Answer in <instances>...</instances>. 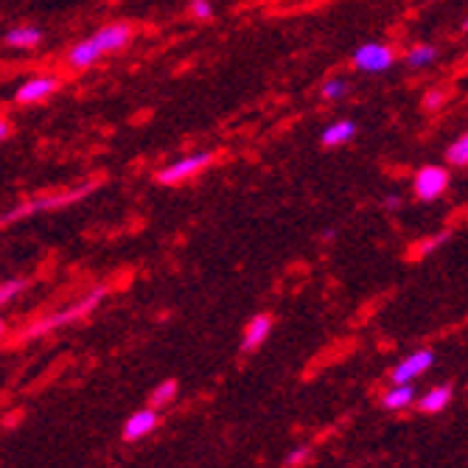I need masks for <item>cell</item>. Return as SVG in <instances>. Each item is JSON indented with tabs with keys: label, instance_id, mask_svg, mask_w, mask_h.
Wrapping results in <instances>:
<instances>
[{
	"label": "cell",
	"instance_id": "cell-22",
	"mask_svg": "<svg viewBox=\"0 0 468 468\" xmlns=\"http://www.w3.org/2000/svg\"><path fill=\"white\" fill-rule=\"evenodd\" d=\"M309 457H312V449H309V446H297V449H292V452L286 454L283 465H286V468H301V465L309 463Z\"/></svg>",
	"mask_w": 468,
	"mask_h": 468
},
{
	"label": "cell",
	"instance_id": "cell-10",
	"mask_svg": "<svg viewBox=\"0 0 468 468\" xmlns=\"http://www.w3.org/2000/svg\"><path fill=\"white\" fill-rule=\"evenodd\" d=\"M272 317L270 314H255L247 328H244V336H241V351L244 354H252V351H259L264 343H267V336L272 334Z\"/></svg>",
	"mask_w": 468,
	"mask_h": 468
},
{
	"label": "cell",
	"instance_id": "cell-27",
	"mask_svg": "<svg viewBox=\"0 0 468 468\" xmlns=\"http://www.w3.org/2000/svg\"><path fill=\"white\" fill-rule=\"evenodd\" d=\"M4 334H6V323H4V320H0V336H4Z\"/></svg>",
	"mask_w": 468,
	"mask_h": 468
},
{
	"label": "cell",
	"instance_id": "cell-4",
	"mask_svg": "<svg viewBox=\"0 0 468 468\" xmlns=\"http://www.w3.org/2000/svg\"><path fill=\"white\" fill-rule=\"evenodd\" d=\"M210 163H214V154H210V152H199V154L180 157L175 163H168L165 168H160V172H157V183H163V186L186 183V180L197 177L199 172H205Z\"/></svg>",
	"mask_w": 468,
	"mask_h": 468
},
{
	"label": "cell",
	"instance_id": "cell-6",
	"mask_svg": "<svg viewBox=\"0 0 468 468\" xmlns=\"http://www.w3.org/2000/svg\"><path fill=\"white\" fill-rule=\"evenodd\" d=\"M138 28L133 23H126V20H118V23H110L104 28H99L90 39H93V46L101 51V54H118L123 51L130 42L135 39Z\"/></svg>",
	"mask_w": 468,
	"mask_h": 468
},
{
	"label": "cell",
	"instance_id": "cell-18",
	"mask_svg": "<svg viewBox=\"0 0 468 468\" xmlns=\"http://www.w3.org/2000/svg\"><path fill=\"white\" fill-rule=\"evenodd\" d=\"M323 101H339L348 96V81L346 79H328L323 88H320Z\"/></svg>",
	"mask_w": 468,
	"mask_h": 468
},
{
	"label": "cell",
	"instance_id": "cell-9",
	"mask_svg": "<svg viewBox=\"0 0 468 468\" xmlns=\"http://www.w3.org/2000/svg\"><path fill=\"white\" fill-rule=\"evenodd\" d=\"M157 423H160L157 410H152V407L138 410L135 415H130V418H126V423H123V441L133 443V441H141V438L152 435L157 430Z\"/></svg>",
	"mask_w": 468,
	"mask_h": 468
},
{
	"label": "cell",
	"instance_id": "cell-23",
	"mask_svg": "<svg viewBox=\"0 0 468 468\" xmlns=\"http://www.w3.org/2000/svg\"><path fill=\"white\" fill-rule=\"evenodd\" d=\"M446 99H449V93L443 88H435V90H430L427 96H423V110L435 112V110H441L446 104Z\"/></svg>",
	"mask_w": 468,
	"mask_h": 468
},
{
	"label": "cell",
	"instance_id": "cell-25",
	"mask_svg": "<svg viewBox=\"0 0 468 468\" xmlns=\"http://www.w3.org/2000/svg\"><path fill=\"white\" fill-rule=\"evenodd\" d=\"M9 133H12V123L0 118V141H6V138H9Z\"/></svg>",
	"mask_w": 468,
	"mask_h": 468
},
{
	"label": "cell",
	"instance_id": "cell-13",
	"mask_svg": "<svg viewBox=\"0 0 468 468\" xmlns=\"http://www.w3.org/2000/svg\"><path fill=\"white\" fill-rule=\"evenodd\" d=\"M42 39H46V34H42L37 26H15L4 34V42L6 48H37L42 46Z\"/></svg>",
	"mask_w": 468,
	"mask_h": 468
},
{
	"label": "cell",
	"instance_id": "cell-15",
	"mask_svg": "<svg viewBox=\"0 0 468 468\" xmlns=\"http://www.w3.org/2000/svg\"><path fill=\"white\" fill-rule=\"evenodd\" d=\"M415 399L418 396H415V388L412 385H393L385 396H381V407L399 412V410H410L415 404Z\"/></svg>",
	"mask_w": 468,
	"mask_h": 468
},
{
	"label": "cell",
	"instance_id": "cell-3",
	"mask_svg": "<svg viewBox=\"0 0 468 468\" xmlns=\"http://www.w3.org/2000/svg\"><path fill=\"white\" fill-rule=\"evenodd\" d=\"M449 183H452V175L449 168L443 165H423L415 172L412 177V191L420 202H435L441 199L446 191H449Z\"/></svg>",
	"mask_w": 468,
	"mask_h": 468
},
{
	"label": "cell",
	"instance_id": "cell-21",
	"mask_svg": "<svg viewBox=\"0 0 468 468\" xmlns=\"http://www.w3.org/2000/svg\"><path fill=\"white\" fill-rule=\"evenodd\" d=\"M188 15L194 17V20H210L214 17V4H210V0H191L188 4Z\"/></svg>",
	"mask_w": 468,
	"mask_h": 468
},
{
	"label": "cell",
	"instance_id": "cell-16",
	"mask_svg": "<svg viewBox=\"0 0 468 468\" xmlns=\"http://www.w3.org/2000/svg\"><path fill=\"white\" fill-rule=\"evenodd\" d=\"M177 393H180V385L175 378H165L163 385H157L154 390H152V396H149V404H152V410H160V407H165V404H172L175 399H177Z\"/></svg>",
	"mask_w": 468,
	"mask_h": 468
},
{
	"label": "cell",
	"instance_id": "cell-11",
	"mask_svg": "<svg viewBox=\"0 0 468 468\" xmlns=\"http://www.w3.org/2000/svg\"><path fill=\"white\" fill-rule=\"evenodd\" d=\"M356 133H359L356 121L343 118V121L328 123L325 130H323V135H320V141H323L325 149H336V146H343V144H351V141L356 138Z\"/></svg>",
	"mask_w": 468,
	"mask_h": 468
},
{
	"label": "cell",
	"instance_id": "cell-2",
	"mask_svg": "<svg viewBox=\"0 0 468 468\" xmlns=\"http://www.w3.org/2000/svg\"><path fill=\"white\" fill-rule=\"evenodd\" d=\"M96 191V183H84L79 188H70V191H62V194H48V197H37L31 202H23L20 207L9 210L6 217H0V225H15L26 217H34V214H46V210H59L65 205H73L84 197H90Z\"/></svg>",
	"mask_w": 468,
	"mask_h": 468
},
{
	"label": "cell",
	"instance_id": "cell-7",
	"mask_svg": "<svg viewBox=\"0 0 468 468\" xmlns=\"http://www.w3.org/2000/svg\"><path fill=\"white\" fill-rule=\"evenodd\" d=\"M432 365H435V351L420 348V351L404 356V359L390 370V381H393V385H412V381H418Z\"/></svg>",
	"mask_w": 468,
	"mask_h": 468
},
{
	"label": "cell",
	"instance_id": "cell-19",
	"mask_svg": "<svg viewBox=\"0 0 468 468\" xmlns=\"http://www.w3.org/2000/svg\"><path fill=\"white\" fill-rule=\"evenodd\" d=\"M446 160L457 168L468 163V135H457V141L446 149Z\"/></svg>",
	"mask_w": 468,
	"mask_h": 468
},
{
	"label": "cell",
	"instance_id": "cell-26",
	"mask_svg": "<svg viewBox=\"0 0 468 468\" xmlns=\"http://www.w3.org/2000/svg\"><path fill=\"white\" fill-rule=\"evenodd\" d=\"M399 205H401V199H399V197H388V199H385V207H390V210H396Z\"/></svg>",
	"mask_w": 468,
	"mask_h": 468
},
{
	"label": "cell",
	"instance_id": "cell-20",
	"mask_svg": "<svg viewBox=\"0 0 468 468\" xmlns=\"http://www.w3.org/2000/svg\"><path fill=\"white\" fill-rule=\"evenodd\" d=\"M20 292H26V281L23 278H9V281L0 283V309H4L6 303H12Z\"/></svg>",
	"mask_w": 468,
	"mask_h": 468
},
{
	"label": "cell",
	"instance_id": "cell-14",
	"mask_svg": "<svg viewBox=\"0 0 468 468\" xmlns=\"http://www.w3.org/2000/svg\"><path fill=\"white\" fill-rule=\"evenodd\" d=\"M452 388L449 385H438V388H432L430 393H423L420 399H415V407L420 410V412H427V415H435V412H443L449 404H452Z\"/></svg>",
	"mask_w": 468,
	"mask_h": 468
},
{
	"label": "cell",
	"instance_id": "cell-12",
	"mask_svg": "<svg viewBox=\"0 0 468 468\" xmlns=\"http://www.w3.org/2000/svg\"><path fill=\"white\" fill-rule=\"evenodd\" d=\"M104 54L93 46V39L88 37V39H81V42H76V46L68 51V68L70 70H88V68H93L99 59H101Z\"/></svg>",
	"mask_w": 468,
	"mask_h": 468
},
{
	"label": "cell",
	"instance_id": "cell-1",
	"mask_svg": "<svg viewBox=\"0 0 468 468\" xmlns=\"http://www.w3.org/2000/svg\"><path fill=\"white\" fill-rule=\"evenodd\" d=\"M107 292H110L107 286H96V289H90L84 297H79L76 303H70V306L59 309L57 314H48V317H42V320L31 323V325L23 331V336H26V339H39V336H46V334H51V331L62 328V325H70V323H76V320H81V317L93 314V312L104 303Z\"/></svg>",
	"mask_w": 468,
	"mask_h": 468
},
{
	"label": "cell",
	"instance_id": "cell-17",
	"mask_svg": "<svg viewBox=\"0 0 468 468\" xmlns=\"http://www.w3.org/2000/svg\"><path fill=\"white\" fill-rule=\"evenodd\" d=\"M438 59V48L435 46H427V42H420V46H412L404 57V62L410 68H427Z\"/></svg>",
	"mask_w": 468,
	"mask_h": 468
},
{
	"label": "cell",
	"instance_id": "cell-5",
	"mask_svg": "<svg viewBox=\"0 0 468 468\" xmlns=\"http://www.w3.org/2000/svg\"><path fill=\"white\" fill-rule=\"evenodd\" d=\"M354 68L362 73H388L396 65V51L385 42H365L351 57Z\"/></svg>",
	"mask_w": 468,
	"mask_h": 468
},
{
	"label": "cell",
	"instance_id": "cell-8",
	"mask_svg": "<svg viewBox=\"0 0 468 468\" xmlns=\"http://www.w3.org/2000/svg\"><path fill=\"white\" fill-rule=\"evenodd\" d=\"M57 90H59L57 76H37V79H28L20 84L17 93H15V101L17 104H39V101L51 99Z\"/></svg>",
	"mask_w": 468,
	"mask_h": 468
},
{
	"label": "cell",
	"instance_id": "cell-24",
	"mask_svg": "<svg viewBox=\"0 0 468 468\" xmlns=\"http://www.w3.org/2000/svg\"><path fill=\"white\" fill-rule=\"evenodd\" d=\"M449 241V233H438L435 239H427V241H423L420 244V250L415 252V255H427V252H432V250H438L441 244H446Z\"/></svg>",
	"mask_w": 468,
	"mask_h": 468
}]
</instances>
